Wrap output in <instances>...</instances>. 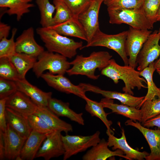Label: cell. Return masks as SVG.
Here are the masks:
<instances>
[{"label": "cell", "instance_id": "obj_29", "mask_svg": "<svg viewBox=\"0 0 160 160\" xmlns=\"http://www.w3.org/2000/svg\"><path fill=\"white\" fill-rule=\"evenodd\" d=\"M155 70L153 62L140 72V76L144 78L146 81L148 88L147 92L140 105V108L143 103L147 100H152L156 98H160V89L156 85L153 79V74Z\"/></svg>", "mask_w": 160, "mask_h": 160}, {"label": "cell", "instance_id": "obj_24", "mask_svg": "<svg viewBox=\"0 0 160 160\" xmlns=\"http://www.w3.org/2000/svg\"><path fill=\"white\" fill-rule=\"evenodd\" d=\"M34 113L43 119L54 130H60L66 134L73 130L71 124L61 119L47 107L37 105Z\"/></svg>", "mask_w": 160, "mask_h": 160}, {"label": "cell", "instance_id": "obj_17", "mask_svg": "<svg viewBox=\"0 0 160 160\" xmlns=\"http://www.w3.org/2000/svg\"><path fill=\"white\" fill-rule=\"evenodd\" d=\"M121 136L118 138L113 134L107 130L106 133L108 136V147H111L114 151L120 149L125 154L129 160L136 159L143 160L149 153L146 151L140 152L130 146L127 143L124 129H121Z\"/></svg>", "mask_w": 160, "mask_h": 160}, {"label": "cell", "instance_id": "obj_38", "mask_svg": "<svg viewBox=\"0 0 160 160\" xmlns=\"http://www.w3.org/2000/svg\"><path fill=\"white\" fill-rule=\"evenodd\" d=\"M63 3L78 19V16L89 6L91 0H58Z\"/></svg>", "mask_w": 160, "mask_h": 160}, {"label": "cell", "instance_id": "obj_18", "mask_svg": "<svg viewBox=\"0 0 160 160\" xmlns=\"http://www.w3.org/2000/svg\"><path fill=\"white\" fill-rule=\"evenodd\" d=\"M6 105L25 116L34 113L37 107L29 97L18 90L7 97Z\"/></svg>", "mask_w": 160, "mask_h": 160}, {"label": "cell", "instance_id": "obj_9", "mask_svg": "<svg viewBox=\"0 0 160 160\" xmlns=\"http://www.w3.org/2000/svg\"><path fill=\"white\" fill-rule=\"evenodd\" d=\"M160 36L155 31L149 36L139 53L137 59V70L141 71L160 55Z\"/></svg>", "mask_w": 160, "mask_h": 160}, {"label": "cell", "instance_id": "obj_42", "mask_svg": "<svg viewBox=\"0 0 160 160\" xmlns=\"http://www.w3.org/2000/svg\"><path fill=\"white\" fill-rule=\"evenodd\" d=\"M142 125L148 128L156 127L158 129H160V114L148 120Z\"/></svg>", "mask_w": 160, "mask_h": 160}, {"label": "cell", "instance_id": "obj_32", "mask_svg": "<svg viewBox=\"0 0 160 160\" xmlns=\"http://www.w3.org/2000/svg\"><path fill=\"white\" fill-rule=\"evenodd\" d=\"M140 110L142 114L141 124L160 114V98L147 100L142 104Z\"/></svg>", "mask_w": 160, "mask_h": 160}, {"label": "cell", "instance_id": "obj_26", "mask_svg": "<svg viewBox=\"0 0 160 160\" xmlns=\"http://www.w3.org/2000/svg\"><path fill=\"white\" fill-rule=\"evenodd\" d=\"M49 28L61 35L78 38L87 41L84 30L77 18H74Z\"/></svg>", "mask_w": 160, "mask_h": 160}, {"label": "cell", "instance_id": "obj_28", "mask_svg": "<svg viewBox=\"0 0 160 160\" xmlns=\"http://www.w3.org/2000/svg\"><path fill=\"white\" fill-rule=\"evenodd\" d=\"M37 58L25 53L16 52L9 59L17 70L20 79H23L25 78L27 72L33 68Z\"/></svg>", "mask_w": 160, "mask_h": 160}, {"label": "cell", "instance_id": "obj_25", "mask_svg": "<svg viewBox=\"0 0 160 160\" xmlns=\"http://www.w3.org/2000/svg\"><path fill=\"white\" fill-rule=\"evenodd\" d=\"M100 102L104 108L111 109L112 113L122 115L135 121L141 122L142 114L140 109L123 104L115 103L112 99L106 98L101 99Z\"/></svg>", "mask_w": 160, "mask_h": 160}, {"label": "cell", "instance_id": "obj_16", "mask_svg": "<svg viewBox=\"0 0 160 160\" xmlns=\"http://www.w3.org/2000/svg\"><path fill=\"white\" fill-rule=\"evenodd\" d=\"M5 159L20 160V154L26 139L22 137L7 124L3 132Z\"/></svg>", "mask_w": 160, "mask_h": 160}, {"label": "cell", "instance_id": "obj_10", "mask_svg": "<svg viewBox=\"0 0 160 160\" xmlns=\"http://www.w3.org/2000/svg\"><path fill=\"white\" fill-rule=\"evenodd\" d=\"M103 0H92L88 7L78 16V19L85 32L87 43L100 30L98 21L99 10Z\"/></svg>", "mask_w": 160, "mask_h": 160}, {"label": "cell", "instance_id": "obj_22", "mask_svg": "<svg viewBox=\"0 0 160 160\" xmlns=\"http://www.w3.org/2000/svg\"><path fill=\"white\" fill-rule=\"evenodd\" d=\"M5 114L7 124L21 136L27 139L32 129L26 116L7 107Z\"/></svg>", "mask_w": 160, "mask_h": 160}, {"label": "cell", "instance_id": "obj_23", "mask_svg": "<svg viewBox=\"0 0 160 160\" xmlns=\"http://www.w3.org/2000/svg\"><path fill=\"white\" fill-rule=\"evenodd\" d=\"M47 107L59 117H66L79 124H84L83 113H77L74 111L70 108L68 103L52 97L49 101Z\"/></svg>", "mask_w": 160, "mask_h": 160}, {"label": "cell", "instance_id": "obj_21", "mask_svg": "<svg viewBox=\"0 0 160 160\" xmlns=\"http://www.w3.org/2000/svg\"><path fill=\"white\" fill-rule=\"evenodd\" d=\"M48 133H42L32 130L21 150L20 155V160H33L35 158Z\"/></svg>", "mask_w": 160, "mask_h": 160}, {"label": "cell", "instance_id": "obj_1", "mask_svg": "<svg viewBox=\"0 0 160 160\" xmlns=\"http://www.w3.org/2000/svg\"><path fill=\"white\" fill-rule=\"evenodd\" d=\"M101 74L111 79L115 84L119 82V80H122L124 84L122 91L131 95H134L132 90L135 88L138 90L147 88L143 84H147L146 81L140 77V71L129 65H120L113 59H111L108 65L101 71Z\"/></svg>", "mask_w": 160, "mask_h": 160}, {"label": "cell", "instance_id": "obj_49", "mask_svg": "<svg viewBox=\"0 0 160 160\" xmlns=\"http://www.w3.org/2000/svg\"><path fill=\"white\" fill-rule=\"evenodd\" d=\"M103 1H104L105 0H103Z\"/></svg>", "mask_w": 160, "mask_h": 160}, {"label": "cell", "instance_id": "obj_27", "mask_svg": "<svg viewBox=\"0 0 160 160\" xmlns=\"http://www.w3.org/2000/svg\"><path fill=\"white\" fill-rule=\"evenodd\" d=\"M32 0H0V7L8 8L5 13L9 15H16L17 21L30 12L29 8L34 6Z\"/></svg>", "mask_w": 160, "mask_h": 160}, {"label": "cell", "instance_id": "obj_40", "mask_svg": "<svg viewBox=\"0 0 160 160\" xmlns=\"http://www.w3.org/2000/svg\"><path fill=\"white\" fill-rule=\"evenodd\" d=\"M17 90L15 81L0 77V99L8 97Z\"/></svg>", "mask_w": 160, "mask_h": 160}, {"label": "cell", "instance_id": "obj_35", "mask_svg": "<svg viewBox=\"0 0 160 160\" xmlns=\"http://www.w3.org/2000/svg\"><path fill=\"white\" fill-rule=\"evenodd\" d=\"M17 31L16 28L12 29V36L10 39L5 37L0 40V58H10L16 52L14 37Z\"/></svg>", "mask_w": 160, "mask_h": 160}, {"label": "cell", "instance_id": "obj_41", "mask_svg": "<svg viewBox=\"0 0 160 160\" xmlns=\"http://www.w3.org/2000/svg\"><path fill=\"white\" fill-rule=\"evenodd\" d=\"M7 97L0 99V130L4 132L7 127L5 110Z\"/></svg>", "mask_w": 160, "mask_h": 160}, {"label": "cell", "instance_id": "obj_45", "mask_svg": "<svg viewBox=\"0 0 160 160\" xmlns=\"http://www.w3.org/2000/svg\"><path fill=\"white\" fill-rule=\"evenodd\" d=\"M154 67L156 70L160 69V57L156 62L154 63Z\"/></svg>", "mask_w": 160, "mask_h": 160}, {"label": "cell", "instance_id": "obj_20", "mask_svg": "<svg viewBox=\"0 0 160 160\" xmlns=\"http://www.w3.org/2000/svg\"><path fill=\"white\" fill-rule=\"evenodd\" d=\"M108 147V142L102 138L83 156L82 159L83 160H105L112 157L117 156L128 160L122 151L117 149L111 151Z\"/></svg>", "mask_w": 160, "mask_h": 160}, {"label": "cell", "instance_id": "obj_7", "mask_svg": "<svg viewBox=\"0 0 160 160\" xmlns=\"http://www.w3.org/2000/svg\"><path fill=\"white\" fill-rule=\"evenodd\" d=\"M100 132L99 131L92 135L87 136L70 135H62L65 149L63 160H66L73 156L83 152L97 145L100 141Z\"/></svg>", "mask_w": 160, "mask_h": 160}, {"label": "cell", "instance_id": "obj_47", "mask_svg": "<svg viewBox=\"0 0 160 160\" xmlns=\"http://www.w3.org/2000/svg\"><path fill=\"white\" fill-rule=\"evenodd\" d=\"M156 70L158 74L160 76V69H157V70ZM159 89H160V88H159Z\"/></svg>", "mask_w": 160, "mask_h": 160}, {"label": "cell", "instance_id": "obj_50", "mask_svg": "<svg viewBox=\"0 0 160 160\" xmlns=\"http://www.w3.org/2000/svg\"></svg>", "mask_w": 160, "mask_h": 160}, {"label": "cell", "instance_id": "obj_4", "mask_svg": "<svg viewBox=\"0 0 160 160\" xmlns=\"http://www.w3.org/2000/svg\"><path fill=\"white\" fill-rule=\"evenodd\" d=\"M109 23L112 24L125 23L139 29H151L153 24L147 18L142 8L137 9L107 8Z\"/></svg>", "mask_w": 160, "mask_h": 160}, {"label": "cell", "instance_id": "obj_36", "mask_svg": "<svg viewBox=\"0 0 160 160\" xmlns=\"http://www.w3.org/2000/svg\"><path fill=\"white\" fill-rule=\"evenodd\" d=\"M144 0H105L104 4L107 8L137 9L142 8Z\"/></svg>", "mask_w": 160, "mask_h": 160}, {"label": "cell", "instance_id": "obj_43", "mask_svg": "<svg viewBox=\"0 0 160 160\" xmlns=\"http://www.w3.org/2000/svg\"><path fill=\"white\" fill-rule=\"evenodd\" d=\"M10 27L7 24L2 22L0 23V40L8 36Z\"/></svg>", "mask_w": 160, "mask_h": 160}, {"label": "cell", "instance_id": "obj_33", "mask_svg": "<svg viewBox=\"0 0 160 160\" xmlns=\"http://www.w3.org/2000/svg\"><path fill=\"white\" fill-rule=\"evenodd\" d=\"M0 77L15 81L20 79L17 70L9 58H0Z\"/></svg>", "mask_w": 160, "mask_h": 160}, {"label": "cell", "instance_id": "obj_2", "mask_svg": "<svg viewBox=\"0 0 160 160\" xmlns=\"http://www.w3.org/2000/svg\"><path fill=\"white\" fill-rule=\"evenodd\" d=\"M112 57L108 52L105 51L93 52L87 57L77 55L70 62L72 67L67 71L66 73L69 76L81 75L94 80H97L100 75L95 74L96 70L98 69L101 71L105 68Z\"/></svg>", "mask_w": 160, "mask_h": 160}, {"label": "cell", "instance_id": "obj_44", "mask_svg": "<svg viewBox=\"0 0 160 160\" xmlns=\"http://www.w3.org/2000/svg\"><path fill=\"white\" fill-rule=\"evenodd\" d=\"M5 159L3 132L0 130V160Z\"/></svg>", "mask_w": 160, "mask_h": 160}, {"label": "cell", "instance_id": "obj_14", "mask_svg": "<svg viewBox=\"0 0 160 160\" xmlns=\"http://www.w3.org/2000/svg\"><path fill=\"white\" fill-rule=\"evenodd\" d=\"M49 86L60 92L67 94H73L83 99L86 96L85 92L78 85L73 84L64 75H55L47 72L41 77Z\"/></svg>", "mask_w": 160, "mask_h": 160}, {"label": "cell", "instance_id": "obj_11", "mask_svg": "<svg viewBox=\"0 0 160 160\" xmlns=\"http://www.w3.org/2000/svg\"><path fill=\"white\" fill-rule=\"evenodd\" d=\"M60 130L48 133L36 155V158L42 157L45 160L63 155L65 149Z\"/></svg>", "mask_w": 160, "mask_h": 160}, {"label": "cell", "instance_id": "obj_34", "mask_svg": "<svg viewBox=\"0 0 160 160\" xmlns=\"http://www.w3.org/2000/svg\"><path fill=\"white\" fill-rule=\"evenodd\" d=\"M53 3L56 10L53 17V26L76 18L70 10L62 2L58 0H53Z\"/></svg>", "mask_w": 160, "mask_h": 160}, {"label": "cell", "instance_id": "obj_37", "mask_svg": "<svg viewBox=\"0 0 160 160\" xmlns=\"http://www.w3.org/2000/svg\"><path fill=\"white\" fill-rule=\"evenodd\" d=\"M160 0H144L142 8L148 19L153 25L157 22L156 17Z\"/></svg>", "mask_w": 160, "mask_h": 160}, {"label": "cell", "instance_id": "obj_6", "mask_svg": "<svg viewBox=\"0 0 160 160\" xmlns=\"http://www.w3.org/2000/svg\"><path fill=\"white\" fill-rule=\"evenodd\" d=\"M128 31H125L116 34H108L99 30L91 40L81 49L89 47H103L116 52L122 60L124 65H129L125 43Z\"/></svg>", "mask_w": 160, "mask_h": 160}, {"label": "cell", "instance_id": "obj_8", "mask_svg": "<svg viewBox=\"0 0 160 160\" xmlns=\"http://www.w3.org/2000/svg\"><path fill=\"white\" fill-rule=\"evenodd\" d=\"M125 48L128 57L129 65L135 68L137 59L143 45L152 31L148 29H139L130 26L127 31Z\"/></svg>", "mask_w": 160, "mask_h": 160}, {"label": "cell", "instance_id": "obj_46", "mask_svg": "<svg viewBox=\"0 0 160 160\" xmlns=\"http://www.w3.org/2000/svg\"><path fill=\"white\" fill-rule=\"evenodd\" d=\"M156 19L157 21H160V4L157 11L156 15Z\"/></svg>", "mask_w": 160, "mask_h": 160}, {"label": "cell", "instance_id": "obj_15", "mask_svg": "<svg viewBox=\"0 0 160 160\" xmlns=\"http://www.w3.org/2000/svg\"><path fill=\"white\" fill-rule=\"evenodd\" d=\"M16 51L37 58L44 51V48L36 41L32 27L24 30L16 39Z\"/></svg>", "mask_w": 160, "mask_h": 160}, {"label": "cell", "instance_id": "obj_30", "mask_svg": "<svg viewBox=\"0 0 160 160\" xmlns=\"http://www.w3.org/2000/svg\"><path fill=\"white\" fill-rule=\"evenodd\" d=\"M86 102L85 109L92 116H95L99 119L105 124L107 130L113 134L110 127L112 124L111 121L109 120L107 116L109 113H106L102 104L100 102L93 100L86 96L83 99Z\"/></svg>", "mask_w": 160, "mask_h": 160}, {"label": "cell", "instance_id": "obj_31", "mask_svg": "<svg viewBox=\"0 0 160 160\" xmlns=\"http://www.w3.org/2000/svg\"><path fill=\"white\" fill-rule=\"evenodd\" d=\"M40 13V23L41 27L49 28L54 25L53 14L55 10L49 0H36Z\"/></svg>", "mask_w": 160, "mask_h": 160}, {"label": "cell", "instance_id": "obj_5", "mask_svg": "<svg viewBox=\"0 0 160 160\" xmlns=\"http://www.w3.org/2000/svg\"><path fill=\"white\" fill-rule=\"evenodd\" d=\"M37 58L33 68L37 78L41 77L47 70L53 74L64 75L71 65L66 57L47 50L44 51Z\"/></svg>", "mask_w": 160, "mask_h": 160}, {"label": "cell", "instance_id": "obj_13", "mask_svg": "<svg viewBox=\"0 0 160 160\" xmlns=\"http://www.w3.org/2000/svg\"><path fill=\"white\" fill-rule=\"evenodd\" d=\"M126 125L137 129L143 134L147 142L151 152L146 156V160H160V129H152L144 127L138 121L129 119L125 122Z\"/></svg>", "mask_w": 160, "mask_h": 160}, {"label": "cell", "instance_id": "obj_39", "mask_svg": "<svg viewBox=\"0 0 160 160\" xmlns=\"http://www.w3.org/2000/svg\"><path fill=\"white\" fill-rule=\"evenodd\" d=\"M26 117L32 130L44 133H49L54 131L43 119L34 113Z\"/></svg>", "mask_w": 160, "mask_h": 160}, {"label": "cell", "instance_id": "obj_48", "mask_svg": "<svg viewBox=\"0 0 160 160\" xmlns=\"http://www.w3.org/2000/svg\"><path fill=\"white\" fill-rule=\"evenodd\" d=\"M158 33L160 36V28H159V31H158Z\"/></svg>", "mask_w": 160, "mask_h": 160}, {"label": "cell", "instance_id": "obj_19", "mask_svg": "<svg viewBox=\"0 0 160 160\" xmlns=\"http://www.w3.org/2000/svg\"><path fill=\"white\" fill-rule=\"evenodd\" d=\"M17 90L29 97L38 106L47 107L52 98L51 92H44L28 82L25 78L15 81Z\"/></svg>", "mask_w": 160, "mask_h": 160}, {"label": "cell", "instance_id": "obj_12", "mask_svg": "<svg viewBox=\"0 0 160 160\" xmlns=\"http://www.w3.org/2000/svg\"><path fill=\"white\" fill-rule=\"evenodd\" d=\"M86 92L89 91L102 95L105 98L119 100L122 104L140 109V105L145 96L135 97L125 93L103 90L89 84L81 83L79 84Z\"/></svg>", "mask_w": 160, "mask_h": 160}, {"label": "cell", "instance_id": "obj_3", "mask_svg": "<svg viewBox=\"0 0 160 160\" xmlns=\"http://www.w3.org/2000/svg\"><path fill=\"white\" fill-rule=\"evenodd\" d=\"M36 31L47 51L59 53L67 58L74 57L77 50L83 46L82 41H75L50 28L38 27Z\"/></svg>", "mask_w": 160, "mask_h": 160}]
</instances>
